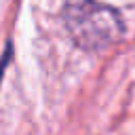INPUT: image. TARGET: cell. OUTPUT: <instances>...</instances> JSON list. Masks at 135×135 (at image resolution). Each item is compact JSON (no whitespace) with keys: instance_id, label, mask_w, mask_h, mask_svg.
<instances>
[{"instance_id":"6da1fadb","label":"cell","mask_w":135,"mask_h":135,"mask_svg":"<svg viewBox=\"0 0 135 135\" xmlns=\"http://www.w3.org/2000/svg\"><path fill=\"white\" fill-rule=\"evenodd\" d=\"M63 23L72 40L84 51H101L120 40L124 32L120 15L97 0H70L63 6Z\"/></svg>"}]
</instances>
